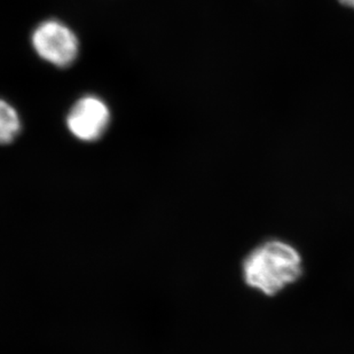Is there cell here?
Masks as SVG:
<instances>
[{
  "instance_id": "cell-1",
  "label": "cell",
  "mask_w": 354,
  "mask_h": 354,
  "mask_svg": "<svg viewBox=\"0 0 354 354\" xmlns=\"http://www.w3.org/2000/svg\"><path fill=\"white\" fill-rule=\"evenodd\" d=\"M303 254L289 241L271 237L248 251L241 277L248 289L263 297H275L297 283L304 274Z\"/></svg>"
},
{
  "instance_id": "cell-2",
  "label": "cell",
  "mask_w": 354,
  "mask_h": 354,
  "mask_svg": "<svg viewBox=\"0 0 354 354\" xmlns=\"http://www.w3.org/2000/svg\"><path fill=\"white\" fill-rule=\"evenodd\" d=\"M31 50L44 64L68 69L77 61L80 40L74 28L57 17L39 21L31 31Z\"/></svg>"
},
{
  "instance_id": "cell-3",
  "label": "cell",
  "mask_w": 354,
  "mask_h": 354,
  "mask_svg": "<svg viewBox=\"0 0 354 354\" xmlns=\"http://www.w3.org/2000/svg\"><path fill=\"white\" fill-rule=\"evenodd\" d=\"M113 120L111 106L99 94H82L68 109L64 124L69 133L83 142L100 140Z\"/></svg>"
},
{
  "instance_id": "cell-4",
  "label": "cell",
  "mask_w": 354,
  "mask_h": 354,
  "mask_svg": "<svg viewBox=\"0 0 354 354\" xmlns=\"http://www.w3.org/2000/svg\"><path fill=\"white\" fill-rule=\"evenodd\" d=\"M20 111L10 101L0 97V146L13 142L22 131Z\"/></svg>"
},
{
  "instance_id": "cell-5",
  "label": "cell",
  "mask_w": 354,
  "mask_h": 354,
  "mask_svg": "<svg viewBox=\"0 0 354 354\" xmlns=\"http://www.w3.org/2000/svg\"><path fill=\"white\" fill-rule=\"evenodd\" d=\"M343 6L348 7L350 10H354V0H338Z\"/></svg>"
}]
</instances>
